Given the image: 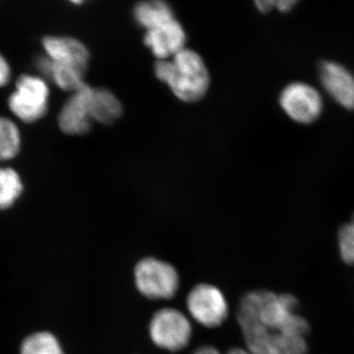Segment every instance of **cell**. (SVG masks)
I'll return each instance as SVG.
<instances>
[{
	"mask_svg": "<svg viewBox=\"0 0 354 354\" xmlns=\"http://www.w3.org/2000/svg\"><path fill=\"white\" fill-rule=\"evenodd\" d=\"M225 354H250L249 351H247L246 348H239V346H236V348H232L228 349L227 353Z\"/></svg>",
	"mask_w": 354,
	"mask_h": 354,
	"instance_id": "cell-23",
	"label": "cell"
},
{
	"mask_svg": "<svg viewBox=\"0 0 354 354\" xmlns=\"http://www.w3.org/2000/svg\"><path fill=\"white\" fill-rule=\"evenodd\" d=\"M339 246L342 260L354 265V223L344 225L339 232Z\"/></svg>",
	"mask_w": 354,
	"mask_h": 354,
	"instance_id": "cell-18",
	"label": "cell"
},
{
	"mask_svg": "<svg viewBox=\"0 0 354 354\" xmlns=\"http://www.w3.org/2000/svg\"><path fill=\"white\" fill-rule=\"evenodd\" d=\"M146 46L160 60H167L183 50L186 41L183 26L176 19L148 30L144 38Z\"/></svg>",
	"mask_w": 354,
	"mask_h": 354,
	"instance_id": "cell-9",
	"label": "cell"
},
{
	"mask_svg": "<svg viewBox=\"0 0 354 354\" xmlns=\"http://www.w3.org/2000/svg\"><path fill=\"white\" fill-rule=\"evenodd\" d=\"M22 191L19 174L12 169H0V209L12 206Z\"/></svg>",
	"mask_w": 354,
	"mask_h": 354,
	"instance_id": "cell-17",
	"label": "cell"
},
{
	"mask_svg": "<svg viewBox=\"0 0 354 354\" xmlns=\"http://www.w3.org/2000/svg\"><path fill=\"white\" fill-rule=\"evenodd\" d=\"M185 304L191 318L207 329L220 328L230 316L227 298L214 283H196L188 292Z\"/></svg>",
	"mask_w": 354,
	"mask_h": 354,
	"instance_id": "cell-5",
	"label": "cell"
},
{
	"mask_svg": "<svg viewBox=\"0 0 354 354\" xmlns=\"http://www.w3.org/2000/svg\"><path fill=\"white\" fill-rule=\"evenodd\" d=\"M297 4L295 0H283V1H276V7L281 12H286L290 10L292 6Z\"/></svg>",
	"mask_w": 354,
	"mask_h": 354,
	"instance_id": "cell-21",
	"label": "cell"
},
{
	"mask_svg": "<svg viewBox=\"0 0 354 354\" xmlns=\"http://www.w3.org/2000/svg\"><path fill=\"white\" fill-rule=\"evenodd\" d=\"M192 354H223L220 349L211 344H205V346H199L193 351Z\"/></svg>",
	"mask_w": 354,
	"mask_h": 354,
	"instance_id": "cell-20",
	"label": "cell"
},
{
	"mask_svg": "<svg viewBox=\"0 0 354 354\" xmlns=\"http://www.w3.org/2000/svg\"><path fill=\"white\" fill-rule=\"evenodd\" d=\"M288 115L300 123H310L318 118L323 102L318 91L304 83H293L283 91L279 99Z\"/></svg>",
	"mask_w": 354,
	"mask_h": 354,
	"instance_id": "cell-7",
	"label": "cell"
},
{
	"mask_svg": "<svg viewBox=\"0 0 354 354\" xmlns=\"http://www.w3.org/2000/svg\"><path fill=\"white\" fill-rule=\"evenodd\" d=\"M92 88L84 85L73 93L58 116L60 129L68 135H83L90 130L91 118L88 102Z\"/></svg>",
	"mask_w": 354,
	"mask_h": 354,
	"instance_id": "cell-8",
	"label": "cell"
},
{
	"mask_svg": "<svg viewBox=\"0 0 354 354\" xmlns=\"http://www.w3.org/2000/svg\"><path fill=\"white\" fill-rule=\"evenodd\" d=\"M46 57L55 64L87 70L90 53L78 39L69 37L48 36L43 39Z\"/></svg>",
	"mask_w": 354,
	"mask_h": 354,
	"instance_id": "cell-10",
	"label": "cell"
},
{
	"mask_svg": "<svg viewBox=\"0 0 354 354\" xmlns=\"http://www.w3.org/2000/svg\"><path fill=\"white\" fill-rule=\"evenodd\" d=\"M48 87L43 79L22 75L16 83L15 92L9 97V108L23 122H36L48 111Z\"/></svg>",
	"mask_w": 354,
	"mask_h": 354,
	"instance_id": "cell-6",
	"label": "cell"
},
{
	"mask_svg": "<svg viewBox=\"0 0 354 354\" xmlns=\"http://www.w3.org/2000/svg\"><path fill=\"white\" fill-rule=\"evenodd\" d=\"M37 64H38L41 73L51 79L62 90L74 93L86 85L84 83L86 71L82 69L68 66V65L55 64L46 55L39 58Z\"/></svg>",
	"mask_w": 354,
	"mask_h": 354,
	"instance_id": "cell-12",
	"label": "cell"
},
{
	"mask_svg": "<svg viewBox=\"0 0 354 354\" xmlns=\"http://www.w3.org/2000/svg\"><path fill=\"white\" fill-rule=\"evenodd\" d=\"M351 223H354V216H353V221H351Z\"/></svg>",
	"mask_w": 354,
	"mask_h": 354,
	"instance_id": "cell-24",
	"label": "cell"
},
{
	"mask_svg": "<svg viewBox=\"0 0 354 354\" xmlns=\"http://www.w3.org/2000/svg\"><path fill=\"white\" fill-rule=\"evenodd\" d=\"M297 299L288 293L256 290L244 293L236 321L250 354H306L309 324L297 313Z\"/></svg>",
	"mask_w": 354,
	"mask_h": 354,
	"instance_id": "cell-1",
	"label": "cell"
},
{
	"mask_svg": "<svg viewBox=\"0 0 354 354\" xmlns=\"http://www.w3.org/2000/svg\"><path fill=\"white\" fill-rule=\"evenodd\" d=\"M21 354H64V351L55 335L39 332L26 337Z\"/></svg>",
	"mask_w": 354,
	"mask_h": 354,
	"instance_id": "cell-15",
	"label": "cell"
},
{
	"mask_svg": "<svg viewBox=\"0 0 354 354\" xmlns=\"http://www.w3.org/2000/svg\"><path fill=\"white\" fill-rule=\"evenodd\" d=\"M134 16L147 31L174 19L171 7L164 1L141 2L135 7Z\"/></svg>",
	"mask_w": 354,
	"mask_h": 354,
	"instance_id": "cell-14",
	"label": "cell"
},
{
	"mask_svg": "<svg viewBox=\"0 0 354 354\" xmlns=\"http://www.w3.org/2000/svg\"><path fill=\"white\" fill-rule=\"evenodd\" d=\"M258 9L262 12L267 13L271 11L272 8H276V1L269 0V1H257L256 2Z\"/></svg>",
	"mask_w": 354,
	"mask_h": 354,
	"instance_id": "cell-22",
	"label": "cell"
},
{
	"mask_svg": "<svg viewBox=\"0 0 354 354\" xmlns=\"http://www.w3.org/2000/svg\"><path fill=\"white\" fill-rule=\"evenodd\" d=\"M151 342L162 351L174 353L189 346L193 335L189 317L174 307L158 309L148 324Z\"/></svg>",
	"mask_w": 354,
	"mask_h": 354,
	"instance_id": "cell-4",
	"label": "cell"
},
{
	"mask_svg": "<svg viewBox=\"0 0 354 354\" xmlns=\"http://www.w3.org/2000/svg\"><path fill=\"white\" fill-rule=\"evenodd\" d=\"M320 78L328 94L346 109H354V77L335 62L321 65Z\"/></svg>",
	"mask_w": 354,
	"mask_h": 354,
	"instance_id": "cell-11",
	"label": "cell"
},
{
	"mask_svg": "<svg viewBox=\"0 0 354 354\" xmlns=\"http://www.w3.org/2000/svg\"><path fill=\"white\" fill-rule=\"evenodd\" d=\"M10 75L11 70L8 62H6L3 55H0V87H3L9 82Z\"/></svg>",
	"mask_w": 354,
	"mask_h": 354,
	"instance_id": "cell-19",
	"label": "cell"
},
{
	"mask_svg": "<svg viewBox=\"0 0 354 354\" xmlns=\"http://www.w3.org/2000/svg\"><path fill=\"white\" fill-rule=\"evenodd\" d=\"M135 290L147 300L165 301L176 297L180 288V274L169 261L145 256L133 268Z\"/></svg>",
	"mask_w": 354,
	"mask_h": 354,
	"instance_id": "cell-3",
	"label": "cell"
},
{
	"mask_svg": "<svg viewBox=\"0 0 354 354\" xmlns=\"http://www.w3.org/2000/svg\"><path fill=\"white\" fill-rule=\"evenodd\" d=\"M20 132L15 123L0 116V162L11 160L20 151Z\"/></svg>",
	"mask_w": 354,
	"mask_h": 354,
	"instance_id": "cell-16",
	"label": "cell"
},
{
	"mask_svg": "<svg viewBox=\"0 0 354 354\" xmlns=\"http://www.w3.org/2000/svg\"><path fill=\"white\" fill-rule=\"evenodd\" d=\"M158 80L167 84L180 101L201 100L209 86L208 69L195 51L183 48L171 60H158L155 66Z\"/></svg>",
	"mask_w": 354,
	"mask_h": 354,
	"instance_id": "cell-2",
	"label": "cell"
},
{
	"mask_svg": "<svg viewBox=\"0 0 354 354\" xmlns=\"http://www.w3.org/2000/svg\"><path fill=\"white\" fill-rule=\"evenodd\" d=\"M88 109L92 120L102 124H111L120 118L123 111L118 97L111 91L102 88H92Z\"/></svg>",
	"mask_w": 354,
	"mask_h": 354,
	"instance_id": "cell-13",
	"label": "cell"
}]
</instances>
